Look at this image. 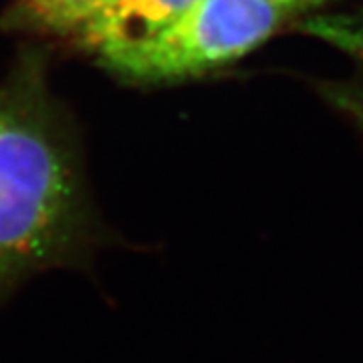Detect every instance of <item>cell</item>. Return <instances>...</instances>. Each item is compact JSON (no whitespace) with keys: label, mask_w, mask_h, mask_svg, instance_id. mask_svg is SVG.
<instances>
[{"label":"cell","mask_w":363,"mask_h":363,"mask_svg":"<svg viewBox=\"0 0 363 363\" xmlns=\"http://www.w3.org/2000/svg\"><path fill=\"white\" fill-rule=\"evenodd\" d=\"M194 0H111L77 33V43L104 65L150 39Z\"/></svg>","instance_id":"obj_3"},{"label":"cell","mask_w":363,"mask_h":363,"mask_svg":"<svg viewBox=\"0 0 363 363\" xmlns=\"http://www.w3.org/2000/svg\"><path fill=\"white\" fill-rule=\"evenodd\" d=\"M279 6V11L285 14V16H291V14L305 13V11H313V9H319L323 6L327 0H271Z\"/></svg>","instance_id":"obj_5"},{"label":"cell","mask_w":363,"mask_h":363,"mask_svg":"<svg viewBox=\"0 0 363 363\" xmlns=\"http://www.w3.org/2000/svg\"><path fill=\"white\" fill-rule=\"evenodd\" d=\"M109 234L35 55L0 83V307L33 277L87 269Z\"/></svg>","instance_id":"obj_1"},{"label":"cell","mask_w":363,"mask_h":363,"mask_svg":"<svg viewBox=\"0 0 363 363\" xmlns=\"http://www.w3.org/2000/svg\"><path fill=\"white\" fill-rule=\"evenodd\" d=\"M283 18L271 0H194L107 67L138 83L198 77L255 51Z\"/></svg>","instance_id":"obj_2"},{"label":"cell","mask_w":363,"mask_h":363,"mask_svg":"<svg viewBox=\"0 0 363 363\" xmlns=\"http://www.w3.org/2000/svg\"><path fill=\"white\" fill-rule=\"evenodd\" d=\"M111 0H21L25 13L43 28L59 35H73L99 14Z\"/></svg>","instance_id":"obj_4"}]
</instances>
